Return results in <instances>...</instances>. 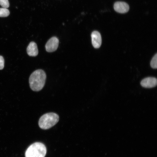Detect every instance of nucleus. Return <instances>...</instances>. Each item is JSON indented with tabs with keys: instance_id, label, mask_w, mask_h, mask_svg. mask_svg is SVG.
Listing matches in <instances>:
<instances>
[{
	"instance_id": "obj_11",
	"label": "nucleus",
	"mask_w": 157,
	"mask_h": 157,
	"mask_svg": "<svg viewBox=\"0 0 157 157\" xmlns=\"http://www.w3.org/2000/svg\"><path fill=\"white\" fill-rule=\"evenodd\" d=\"M0 5L3 8H8L9 6L8 0H0Z\"/></svg>"
},
{
	"instance_id": "obj_6",
	"label": "nucleus",
	"mask_w": 157,
	"mask_h": 157,
	"mask_svg": "<svg viewBox=\"0 0 157 157\" xmlns=\"http://www.w3.org/2000/svg\"><path fill=\"white\" fill-rule=\"evenodd\" d=\"M157 84V79L153 77L146 78L142 80L140 84L144 88H151L155 87Z\"/></svg>"
},
{
	"instance_id": "obj_7",
	"label": "nucleus",
	"mask_w": 157,
	"mask_h": 157,
	"mask_svg": "<svg viewBox=\"0 0 157 157\" xmlns=\"http://www.w3.org/2000/svg\"><path fill=\"white\" fill-rule=\"evenodd\" d=\"M114 8L117 12L124 13L127 12L129 10V6L126 2L122 1L116 2L114 5Z\"/></svg>"
},
{
	"instance_id": "obj_5",
	"label": "nucleus",
	"mask_w": 157,
	"mask_h": 157,
	"mask_svg": "<svg viewBox=\"0 0 157 157\" xmlns=\"http://www.w3.org/2000/svg\"><path fill=\"white\" fill-rule=\"evenodd\" d=\"M92 43L95 48H98L101 44V38L100 33L97 31H93L91 34Z\"/></svg>"
},
{
	"instance_id": "obj_4",
	"label": "nucleus",
	"mask_w": 157,
	"mask_h": 157,
	"mask_svg": "<svg viewBox=\"0 0 157 157\" xmlns=\"http://www.w3.org/2000/svg\"><path fill=\"white\" fill-rule=\"evenodd\" d=\"M59 40L56 37L50 38L47 42L45 47L46 51L49 52H51L56 51L58 46Z\"/></svg>"
},
{
	"instance_id": "obj_1",
	"label": "nucleus",
	"mask_w": 157,
	"mask_h": 157,
	"mask_svg": "<svg viewBox=\"0 0 157 157\" xmlns=\"http://www.w3.org/2000/svg\"><path fill=\"white\" fill-rule=\"evenodd\" d=\"M46 78L45 72L41 69L33 72L29 78V83L31 89L33 91H38L44 87Z\"/></svg>"
},
{
	"instance_id": "obj_8",
	"label": "nucleus",
	"mask_w": 157,
	"mask_h": 157,
	"mask_svg": "<svg viewBox=\"0 0 157 157\" xmlns=\"http://www.w3.org/2000/svg\"><path fill=\"white\" fill-rule=\"evenodd\" d=\"M28 54L30 56H35L38 53L36 44L34 42H31L29 44L26 49Z\"/></svg>"
},
{
	"instance_id": "obj_2",
	"label": "nucleus",
	"mask_w": 157,
	"mask_h": 157,
	"mask_svg": "<svg viewBox=\"0 0 157 157\" xmlns=\"http://www.w3.org/2000/svg\"><path fill=\"white\" fill-rule=\"evenodd\" d=\"M47 152L45 145L40 142H36L31 145L25 153V157H44Z\"/></svg>"
},
{
	"instance_id": "obj_9",
	"label": "nucleus",
	"mask_w": 157,
	"mask_h": 157,
	"mask_svg": "<svg viewBox=\"0 0 157 157\" xmlns=\"http://www.w3.org/2000/svg\"><path fill=\"white\" fill-rule=\"evenodd\" d=\"M10 14L9 10L6 8H0V17H5L8 16Z\"/></svg>"
},
{
	"instance_id": "obj_12",
	"label": "nucleus",
	"mask_w": 157,
	"mask_h": 157,
	"mask_svg": "<svg viewBox=\"0 0 157 157\" xmlns=\"http://www.w3.org/2000/svg\"><path fill=\"white\" fill-rule=\"evenodd\" d=\"M4 60L3 57L0 55V70L2 69L4 67Z\"/></svg>"
},
{
	"instance_id": "obj_10",
	"label": "nucleus",
	"mask_w": 157,
	"mask_h": 157,
	"mask_svg": "<svg viewBox=\"0 0 157 157\" xmlns=\"http://www.w3.org/2000/svg\"><path fill=\"white\" fill-rule=\"evenodd\" d=\"M150 65L151 67L154 69H156L157 68V54L154 56L152 59Z\"/></svg>"
},
{
	"instance_id": "obj_3",
	"label": "nucleus",
	"mask_w": 157,
	"mask_h": 157,
	"mask_svg": "<svg viewBox=\"0 0 157 157\" xmlns=\"http://www.w3.org/2000/svg\"><path fill=\"white\" fill-rule=\"evenodd\" d=\"M59 117L56 114L49 113L45 114L40 118L38 124L43 129H48L55 125L58 121Z\"/></svg>"
}]
</instances>
